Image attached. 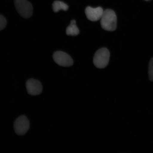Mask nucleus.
Masks as SVG:
<instances>
[{
  "instance_id": "39448f33",
  "label": "nucleus",
  "mask_w": 153,
  "mask_h": 153,
  "mask_svg": "<svg viewBox=\"0 0 153 153\" xmlns=\"http://www.w3.org/2000/svg\"><path fill=\"white\" fill-rule=\"evenodd\" d=\"M53 58L57 64L63 67H70L74 64V61L69 55L63 51H56L53 55Z\"/></svg>"
},
{
  "instance_id": "f03ea898",
  "label": "nucleus",
  "mask_w": 153,
  "mask_h": 153,
  "mask_svg": "<svg viewBox=\"0 0 153 153\" xmlns=\"http://www.w3.org/2000/svg\"><path fill=\"white\" fill-rule=\"evenodd\" d=\"M110 53L106 48H103L95 53L93 57V63L98 68H103L108 65L109 62Z\"/></svg>"
},
{
  "instance_id": "0eeeda50",
  "label": "nucleus",
  "mask_w": 153,
  "mask_h": 153,
  "mask_svg": "<svg viewBox=\"0 0 153 153\" xmlns=\"http://www.w3.org/2000/svg\"><path fill=\"white\" fill-rule=\"evenodd\" d=\"M104 11L103 9L101 7L93 8L91 7H88L85 10L86 16L89 20L91 22H96L100 20Z\"/></svg>"
},
{
  "instance_id": "1a4fd4ad",
  "label": "nucleus",
  "mask_w": 153,
  "mask_h": 153,
  "mask_svg": "<svg viewBox=\"0 0 153 153\" xmlns=\"http://www.w3.org/2000/svg\"><path fill=\"white\" fill-rule=\"evenodd\" d=\"M53 9L54 12H58L59 11L63 10L67 11L68 9V6L63 2L56 1L53 2L52 5Z\"/></svg>"
},
{
  "instance_id": "f8f14e48",
  "label": "nucleus",
  "mask_w": 153,
  "mask_h": 153,
  "mask_svg": "<svg viewBox=\"0 0 153 153\" xmlns=\"http://www.w3.org/2000/svg\"><path fill=\"white\" fill-rule=\"evenodd\" d=\"M145 1H150V0H145Z\"/></svg>"
},
{
  "instance_id": "20e7f679",
  "label": "nucleus",
  "mask_w": 153,
  "mask_h": 153,
  "mask_svg": "<svg viewBox=\"0 0 153 153\" xmlns=\"http://www.w3.org/2000/svg\"><path fill=\"white\" fill-rule=\"evenodd\" d=\"M30 128V122L27 117L21 116L15 120L14 129L15 133L19 135L25 134Z\"/></svg>"
},
{
  "instance_id": "6e6552de",
  "label": "nucleus",
  "mask_w": 153,
  "mask_h": 153,
  "mask_svg": "<svg viewBox=\"0 0 153 153\" xmlns=\"http://www.w3.org/2000/svg\"><path fill=\"white\" fill-rule=\"evenodd\" d=\"M75 20H72L70 24L66 30V33L68 36H76L79 33V29L76 25Z\"/></svg>"
},
{
  "instance_id": "9d476101",
  "label": "nucleus",
  "mask_w": 153,
  "mask_h": 153,
  "mask_svg": "<svg viewBox=\"0 0 153 153\" xmlns=\"http://www.w3.org/2000/svg\"><path fill=\"white\" fill-rule=\"evenodd\" d=\"M149 79L153 81V57L151 59L149 64Z\"/></svg>"
},
{
  "instance_id": "9b49d317",
  "label": "nucleus",
  "mask_w": 153,
  "mask_h": 153,
  "mask_svg": "<svg viewBox=\"0 0 153 153\" xmlns=\"http://www.w3.org/2000/svg\"><path fill=\"white\" fill-rule=\"evenodd\" d=\"M6 19L3 15H0V30H2L7 25Z\"/></svg>"
},
{
  "instance_id": "423d86ee",
  "label": "nucleus",
  "mask_w": 153,
  "mask_h": 153,
  "mask_svg": "<svg viewBox=\"0 0 153 153\" xmlns=\"http://www.w3.org/2000/svg\"><path fill=\"white\" fill-rule=\"evenodd\" d=\"M26 87L28 94L33 96L40 94L43 90L41 82L32 78L28 79L26 82Z\"/></svg>"
},
{
  "instance_id": "f257e3e1",
  "label": "nucleus",
  "mask_w": 153,
  "mask_h": 153,
  "mask_svg": "<svg viewBox=\"0 0 153 153\" xmlns=\"http://www.w3.org/2000/svg\"><path fill=\"white\" fill-rule=\"evenodd\" d=\"M100 23L101 27L105 30L109 31L115 30L117 18L114 11L110 9L105 10L101 19Z\"/></svg>"
},
{
  "instance_id": "7ed1b4c3",
  "label": "nucleus",
  "mask_w": 153,
  "mask_h": 153,
  "mask_svg": "<svg viewBox=\"0 0 153 153\" xmlns=\"http://www.w3.org/2000/svg\"><path fill=\"white\" fill-rule=\"evenodd\" d=\"M15 8L23 18L28 19L33 14V7L27 0H14Z\"/></svg>"
}]
</instances>
